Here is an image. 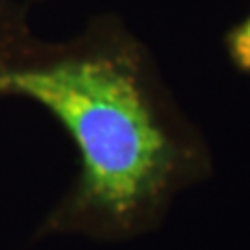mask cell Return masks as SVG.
I'll return each mask as SVG.
<instances>
[{"mask_svg": "<svg viewBox=\"0 0 250 250\" xmlns=\"http://www.w3.org/2000/svg\"><path fill=\"white\" fill-rule=\"evenodd\" d=\"M43 106L76 146L80 170L39 235L128 239L152 230L172 198L209 174L211 156L148 50L117 19L45 41L28 6L0 0V99Z\"/></svg>", "mask_w": 250, "mask_h": 250, "instance_id": "cell-1", "label": "cell"}, {"mask_svg": "<svg viewBox=\"0 0 250 250\" xmlns=\"http://www.w3.org/2000/svg\"><path fill=\"white\" fill-rule=\"evenodd\" d=\"M226 43L235 67L250 74V13L228 34Z\"/></svg>", "mask_w": 250, "mask_h": 250, "instance_id": "cell-2", "label": "cell"}]
</instances>
